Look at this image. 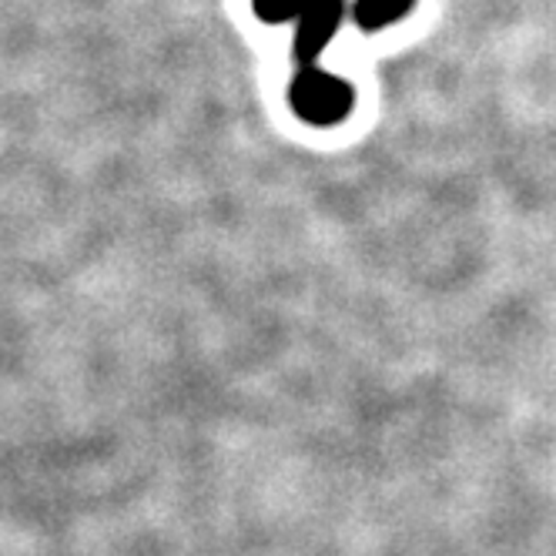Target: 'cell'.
<instances>
[{"instance_id": "1", "label": "cell", "mask_w": 556, "mask_h": 556, "mask_svg": "<svg viewBox=\"0 0 556 556\" xmlns=\"http://www.w3.org/2000/svg\"><path fill=\"white\" fill-rule=\"evenodd\" d=\"M289 101L302 122H308L315 128H329V125H339L352 111L355 94H352L349 81L312 64V67L299 71V77L292 81V91H289Z\"/></svg>"}, {"instance_id": "2", "label": "cell", "mask_w": 556, "mask_h": 556, "mask_svg": "<svg viewBox=\"0 0 556 556\" xmlns=\"http://www.w3.org/2000/svg\"><path fill=\"white\" fill-rule=\"evenodd\" d=\"M345 17V0H305L295 17V61L312 67L336 37Z\"/></svg>"}, {"instance_id": "3", "label": "cell", "mask_w": 556, "mask_h": 556, "mask_svg": "<svg viewBox=\"0 0 556 556\" xmlns=\"http://www.w3.org/2000/svg\"><path fill=\"white\" fill-rule=\"evenodd\" d=\"M416 0H355L352 17L363 30H382L392 27L395 21H403L413 11Z\"/></svg>"}, {"instance_id": "4", "label": "cell", "mask_w": 556, "mask_h": 556, "mask_svg": "<svg viewBox=\"0 0 556 556\" xmlns=\"http://www.w3.org/2000/svg\"><path fill=\"white\" fill-rule=\"evenodd\" d=\"M305 0H255V14L268 24H282V21H292L299 17Z\"/></svg>"}]
</instances>
